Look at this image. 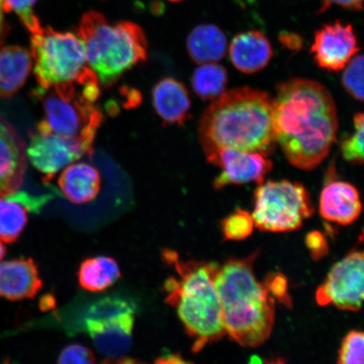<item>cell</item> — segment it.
<instances>
[{
  "label": "cell",
  "instance_id": "28",
  "mask_svg": "<svg viewBox=\"0 0 364 364\" xmlns=\"http://www.w3.org/2000/svg\"><path fill=\"white\" fill-rule=\"evenodd\" d=\"M341 83L347 92L358 102L363 101V57L356 54L345 68Z\"/></svg>",
  "mask_w": 364,
  "mask_h": 364
},
{
  "label": "cell",
  "instance_id": "26",
  "mask_svg": "<svg viewBox=\"0 0 364 364\" xmlns=\"http://www.w3.org/2000/svg\"><path fill=\"white\" fill-rule=\"evenodd\" d=\"M354 132L341 143V151L345 161L361 165L363 162V114L358 112L353 118Z\"/></svg>",
  "mask_w": 364,
  "mask_h": 364
},
{
  "label": "cell",
  "instance_id": "19",
  "mask_svg": "<svg viewBox=\"0 0 364 364\" xmlns=\"http://www.w3.org/2000/svg\"><path fill=\"white\" fill-rule=\"evenodd\" d=\"M152 100L156 113L166 124L181 126L191 117L188 91L178 80L165 78L158 82L152 91Z\"/></svg>",
  "mask_w": 364,
  "mask_h": 364
},
{
  "label": "cell",
  "instance_id": "12",
  "mask_svg": "<svg viewBox=\"0 0 364 364\" xmlns=\"http://www.w3.org/2000/svg\"><path fill=\"white\" fill-rule=\"evenodd\" d=\"M215 166L222 170L213 181L218 190L232 184L256 182L260 185L272 169V163L267 156L230 148L220 150Z\"/></svg>",
  "mask_w": 364,
  "mask_h": 364
},
{
  "label": "cell",
  "instance_id": "10",
  "mask_svg": "<svg viewBox=\"0 0 364 364\" xmlns=\"http://www.w3.org/2000/svg\"><path fill=\"white\" fill-rule=\"evenodd\" d=\"M26 151L31 165L42 173L47 184L73 162L85 156H92L78 140L53 133L43 121L30 134Z\"/></svg>",
  "mask_w": 364,
  "mask_h": 364
},
{
  "label": "cell",
  "instance_id": "38",
  "mask_svg": "<svg viewBox=\"0 0 364 364\" xmlns=\"http://www.w3.org/2000/svg\"><path fill=\"white\" fill-rule=\"evenodd\" d=\"M6 245H4L2 242V240H0V261L2 260V259L6 257Z\"/></svg>",
  "mask_w": 364,
  "mask_h": 364
},
{
  "label": "cell",
  "instance_id": "7",
  "mask_svg": "<svg viewBox=\"0 0 364 364\" xmlns=\"http://www.w3.org/2000/svg\"><path fill=\"white\" fill-rule=\"evenodd\" d=\"M31 53L39 87L79 80L91 70L79 35L43 27L31 34Z\"/></svg>",
  "mask_w": 364,
  "mask_h": 364
},
{
  "label": "cell",
  "instance_id": "23",
  "mask_svg": "<svg viewBox=\"0 0 364 364\" xmlns=\"http://www.w3.org/2000/svg\"><path fill=\"white\" fill-rule=\"evenodd\" d=\"M119 266L115 259L97 257L86 259L81 263L78 280L82 289L89 292H103L120 279Z\"/></svg>",
  "mask_w": 364,
  "mask_h": 364
},
{
  "label": "cell",
  "instance_id": "15",
  "mask_svg": "<svg viewBox=\"0 0 364 364\" xmlns=\"http://www.w3.org/2000/svg\"><path fill=\"white\" fill-rule=\"evenodd\" d=\"M43 287L38 267L33 259L0 263V298L11 301L33 299Z\"/></svg>",
  "mask_w": 364,
  "mask_h": 364
},
{
  "label": "cell",
  "instance_id": "5",
  "mask_svg": "<svg viewBox=\"0 0 364 364\" xmlns=\"http://www.w3.org/2000/svg\"><path fill=\"white\" fill-rule=\"evenodd\" d=\"M78 35L87 63L105 86H111L127 70L144 62L148 43L142 27L132 21L111 24L102 13L84 14Z\"/></svg>",
  "mask_w": 364,
  "mask_h": 364
},
{
  "label": "cell",
  "instance_id": "39",
  "mask_svg": "<svg viewBox=\"0 0 364 364\" xmlns=\"http://www.w3.org/2000/svg\"><path fill=\"white\" fill-rule=\"evenodd\" d=\"M168 1L176 3V2L182 1V0H168Z\"/></svg>",
  "mask_w": 364,
  "mask_h": 364
},
{
  "label": "cell",
  "instance_id": "37",
  "mask_svg": "<svg viewBox=\"0 0 364 364\" xmlns=\"http://www.w3.org/2000/svg\"><path fill=\"white\" fill-rule=\"evenodd\" d=\"M157 363H188L183 360L180 355L167 354L165 356L159 357L156 361Z\"/></svg>",
  "mask_w": 364,
  "mask_h": 364
},
{
  "label": "cell",
  "instance_id": "22",
  "mask_svg": "<svg viewBox=\"0 0 364 364\" xmlns=\"http://www.w3.org/2000/svg\"><path fill=\"white\" fill-rule=\"evenodd\" d=\"M227 47L225 33L213 24L195 27L186 41L189 56L198 65L220 62L225 56Z\"/></svg>",
  "mask_w": 364,
  "mask_h": 364
},
{
  "label": "cell",
  "instance_id": "27",
  "mask_svg": "<svg viewBox=\"0 0 364 364\" xmlns=\"http://www.w3.org/2000/svg\"><path fill=\"white\" fill-rule=\"evenodd\" d=\"M254 227L252 216L247 211L238 209L223 222V233L225 240H245L252 235Z\"/></svg>",
  "mask_w": 364,
  "mask_h": 364
},
{
  "label": "cell",
  "instance_id": "35",
  "mask_svg": "<svg viewBox=\"0 0 364 364\" xmlns=\"http://www.w3.org/2000/svg\"><path fill=\"white\" fill-rule=\"evenodd\" d=\"M281 42L288 46L289 48L294 49L301 47L302 44V41L299 38V36L293 34H284L282 36Z\"/></svg>",
  "mask_w": 364,
  "mask_h": 364
},
{
  "label": "cell",
  "instance_id": "25",
  "mask_svg": "<svg viewBox=\"0 0 364 364\" xmlns=\"http://www.w3.org/2000/svg\"><path fill=\"white\" fill-rule=\"evenodd\" d=\"M136 304L127 298L118 295L107 296L90 304L84 312L82 320L107 318L127 312H136Z\"/></svg>",
  "mask_w": 364,
  "mask_h": 364
},
{
  "label": "cell",
  "instance_id": "1",
  "mask_svg": "<svg viewBox=\"0 0 364 364\" xmlns=\"http://www.w3.org/2000/svg\"><path fill=\"white\" fill-rule=\"evenodd\" d=\"M276 143L291 165L315 169L328 156L338 130L333 98L324 85L306 79L283 82L272 99Z\"/></svg>",
  "mask_w": 364,
  "mask_h": 364
},
{
  "label": "cell",
  "instance_id": "29",
  "mask_svg": "<svg viewBox=\"0 0 364 364\" xmlns=\"http://www.w3.org/2000/svg\"><path fill=\"white\" fill-rule=\"evenodd\" d=\"M38 0H1L4 12H15L20 18L22 24L31 34L42 28V25L36 16L34 7Z\"/></svg>",
  "mask_w": 364,
  "mask_h": 364
},
{
  "label": "cell",
  "instance_id": "8",
  "mask_svg": "<svg viewBox=\"0 0 364 364\" xmlns=\"http://www.w3.org/2000/svg\"><path fill=\"white\" fill-rule=\"evenodd\" d=\"M315 212L307 190L289 181H267L255 193V227L274 233L299 230Z\"/></svg>",
  "mask_w": 364,
  "mask_h": 364
},
{
  "label": "cell",
  "instance_id": "6",
  "mask_svg": "<svg viewBox=\"0 0 364 364\" xmlns=\"http://www.w3.org/2000/svg\"><path fill=\"white\" fill-rule=\"evenodd\" d=\"M34 97L42 101L45 125L53 133L78 140L92 156L102 113L95 102L101 95L99 80L91 70L76 81L38 87Z\"/></svg>",
  "mask_w": 364,
  "mask_h": 364
},
{
  "label": "cell",
  "instance_id": "36",
  "mask_svg": "<svg viewBox=\"0 0 364 364\" xmlns=\"http://www.w3.org/2000/svg\"><path fill=\"white\" fill-rule=\"evenodd\" d=\"M9 26L4 16L1 0H0V47L8 34Z\"/></svg>",
  "mask_w": 364,
  "mask_h": 364
},
{
  "label": "cell",
  "instance_id": "34",
  "mask_svg": "<svg viewBox=\"0 0 364 364\" xmlns=\"http://www.w3.org/2000/svg\"><path fill=\"white\" fill-rule=\"evenodd\" d=\"M363 0H322L321 11L324 12L331 6H338L348 10L361 11Z\"/></svg>",
  "mask_w": 364,
  "mask_h": 364
},
{
  "label": "cell",
  "instance_id": "3",
  "mask_svg": "<svg viewBox=\"0 0 364 364\" xmlns=\"http://www.w3.org/2000/svg\"><path fill=\"white\" fill-rule=\"evenodd\" d=\"M258 252L230 259L218 266L215 284L220 297L226 334L245 348H257L269 338L275 306L267 284L254 274Z\"/></svg>",
  "mask_w": 364,
  "mask_h": 364
},
{
  "label": "cell",
  "instance_id": "16",
  "mask_svg": "<svg viewBox=\"0 0 364 364\" xmlns=\"http://www.w3.org/2000/svg\"><path fill=\"white\" fill-rule=\"evenodd\" d=\"M362 212L360 195L352 184L330 180L323 188L320 213L325 220L341 225L353 224Z\"/></svg>",
  "mask_w": 364,
  "mask_h": 364
},
{
  "label": "cell",
  "instance_id": "21",
  "mask_svg": "<svg viewBox=\"0 0 364 364\" xmlns=\"http://www.w3.org/2000/svg\"><path fill=\"white\" fill-rule=\"evenodd\" d=\"M33 57L28 50L19 46L0 48V97L11 98L28 78Z\"/></svg>",
  "mask_w": 364,
  "mask_h": 364
},
{
  "label": "cell",
  "instance_id": "11",
  "mask_svg": "<svg viewBox=\"0 0 364 364\" xmlns=\"http://www.w3.org/2000/svg\"><path fill=\"white\" fill-rule=\"evenodd\" d=\"M358 52V36L353 26L340 21L318 30L311 48L318 66L331 72L344 70Z\"/></svg>",
  "mask_w": 364,
  "mask_h": 364
},
{
  "label": "cell",
  "instance_id": "13",
  "mask_svg": "<svg viewBox=\"0 0 364 364\" xmlns=\"http://www.w3.org/2000/svg\"><path fill=\"white\" fill-rule=\"evenodd\" d=\"M135 313L127 312L100 320H82V328L87 332L99 352L108 358L105 363L124 357L129 352L133 339Z\"/></svg>",
  "mask_w": 364,
  "mask_h": 364
},
{
  "label": "cell",
  "instance_id": "18",
  "mask_svg": "<svg viewBox=\"0 0 364 364\" xmlns=\"http://www.w3.org/2000/svg\"><path fill=\"white\" fill-rule=\"evenodd\" d=\"M273 56L269 40L259 31H249L235 36L230 46L233 65L244 74H254L266 68Z\"/></svg>",
  "mask_w": 364,
  "mask_h": 364
},
{
  "label": "cell",
  "instance_id": "32",
  "mask_svg": "<svg viewBox=\"0 0 364 364\" xmlns=\"http://www.w3.org/2000/svg\"><path fill=\"white\" fill-rule=\"evenodd\" d=\"M266 284L270 293L274 294L275 297L279 299L281 302L290 304L288 291H287V281L284 276L279 274L271 276L268 277Z\"/></svg>",
  "mask_w": 364,
  "mask_h": 364
},
{
  "label": "cell",
  "instance_id": "2",
  "mask_svg": "<svg viewBox=\"0 0 364 364\" xmlns=\"http://www.w3.org/2000/svg\"><path fill=\"white\" fill-rule=\"evenodd\" d=\"M213 101L198 127L200 144L209 163L215 165L220 150L229 148L271 156L277 143L269 95L240 87L225 91Z\"/></svg>",
  "mask_w": 364,
  "mask_h": 364
},
{
  "label": "cell",
  "instance_id": "9",
  "mask_svg": "<svg viewBox=\"0 0 364 364\" xmlns=\"http://www.w3.org/2000/svg\"><path fill=\"white\" fill-rule=\"evenodd\" d=\"M363 253L354 250L335 264L324 284L316 291L318 306L329 304L341 311H358L364 293Z\"/></svg>",
  "mask_w": 364,
  "mask_h": 364
},
{
  "label": "cell",
  "instance_id": "20",
  "mask_svg": "<svg viewBox=\"0 0 364 364\" xmlns=\"http://www.w3.org/2000/svg\"><path fill=\"white\" fill-rule=\"evenodd\" d=\"M58 184L68 201L85 204L97 197L101 191L102 177L97 168L89 164L75 163L65 167Z\"/></svg>",
  "mask_w": 364,
  "mask_h": 364
},
{
  "label": "cell",
  "instance_id": "33",
  "mask_svg": "<svg viewBox=\"0 0 364 364\" xmlns=\"http://www.w3.org/2000/svg\"><path fill=\"white\" fill-rule=\"evenodd\" d=\"M306 244L313 257L318 259L327 252L326 241L320 232H313L307 236Z\"/></svg>",
  "mask_w": 364,
  "mask_h": 364
},
{
  "label": "cell",
  "instance_id": "14",
  "mask_svg": "<svg viewBox=\"0 0 364 364\" xmlns=\"http://www.w3.org/2000/svg\"><path fill=\"white\" fill-rule=\"evenodd\" d=\"M26 162L24 142L13 127L0 117V198L21 188Z\"/></svg>",
  "mask_w": 364,
  "mask_h": 364
},
{
  "label": "cell",
  "instance_id": "30",
  "mask_svg": "<svg viewBox=\"0 0 364 364\" xmlns=\"http://www.w3.org/2000/svg\"><path fill=\"white\" fill-rule=\"evenodd\" d=\"M339 364L364 363V336L362 331H353L345 336L338 353Z\"/></svg>",
  "mask_w": 364,
  "mask_h": 364
},
{
  "label": "cell",
  "instance_id": "24",
  "mask_svg": "<svg viewBox=\"0 0 364 364\" xmlns=\"http://www.w3.org/2000/svg\"><path fill=\"white\" fill-rule=\"evenodd\" d=\"M228 73L216 63H204L196 68L192 86L196 95L203 100H215L226 91Z\"/></svg>",
  "mask_w": 364,
  "mask_h": 364
},
{
  "label": "cell",
  "instance_id": "31",
  "mask_svg": "<svg viewBox=\"0 0 364 364\" xmlns=\"http://www.w3.org/2000/svg\"><path fill=\"white\" fill-rule=\"evenodd\" d=\"M95 362L91 350L81 344L67 346L59 354L58 363L61 364H90Z\"/></svg>",
  "mask_w": 364,
  "mask_h": 364
},
{
  "label": "cell",
  "instance_id": "4",
  "mask_svg": "<svg viewBox=\"0 0 364 364\" xmlns=\"http://www.w3.org/2000/svg\"><path fill=\"white\" fill-rule=\"evenodd\" d=\"M163 258L174 266L179 279L169 277L164 285L166 301L193 339V352L198 353L208 343L226 335L220 297L215 284L216 263L181 261L175 252L166 250Z\"/></svg>",
  "mask_w": 364,
  "mask_h": 364
},
{
  "label": "cell",
  "instance_id": "17",
  "mask_svg": "<svg viewBox=\"0 0 364 364\" xmlns=\"http://www.w3.org/2000/svg\"><path fill=\"white\" fill-rule=\"evenodd\" d=\"M48 200V196L34 197L18 191L0 198V240L16 242L28 222V212L38 210Z\"/></svg>",
  "mask_w": 364,
  "mask_h": 364
}]
</instances>
